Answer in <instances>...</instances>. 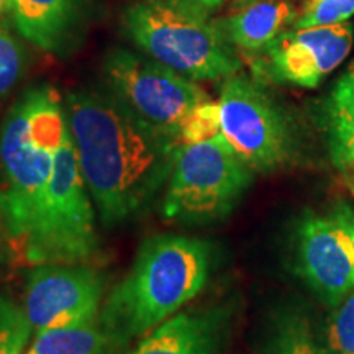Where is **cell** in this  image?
Returning <instances> with one entry per match:
<instances>
[{"label": "cell", "instance_id": "10", "mask_svg": "<svg viewBox=\"0 0 354 354\" xmlns=\"http://www.w3.org/2000/svg\"><path fill=\"white\" fill-rule=\"evenodd\" d=\"M105 277L82 264H38L25 287L24 312L33 330L99 320Z\"/></svg>", "mask_w": 354, "mask_h": 354}, {"label": "cell", "instance_id": "17", "mask_svg": "<svg viewBox=\"0 0 354 354\" xmlns=\"http://www.w3.org/2000/svg\"><path fill=\"white\" fill-rule=\"evenodd\" d=\"M264 354H331L317 342L310 323L300 312L284 310L272 320Z\"/></svg>", "mask_w": 354, "mask_h": 354}, {"label": "cell", "instance_id": "8", "mask_svg": "<svg viewBox=\"0 0 354 354\" xmlns=\"http://www.w3.org/2000/svg\"><path fill=\"white\" fill-rule=\"evenodd\" d=\"M221 135L251 171L269 172L289 161L294 136L284 113L258 81L228 77L220 95Z\"/></svg>", "mask_w": 354, "mask_h": 354}, {"label": "cell", "instance_id": "12", "mask_svg": "<svg viewBox=\"0 0 354 354\" xmlns=\"http://www.w3.org/2000/svg\"><path fill=\"white\" fill-rule=\"evenodd\" d=\"M92 0H7L12 21L39 50L64 55L76 46L87 25Z\"/></svg>", "mask_w": 354, "mask_h": 354}, {"label": "cell", "instance_id": "15", "mask_svg": "<svg viewBox=\"0 0 354 354\" xmlns=\"http://www.w3.org/2000/svg\"><path fill=\"white\" fill-rule=\"evenodd\" d=\"M328 149L336 169L354 185V61L339 76L325 102Z\"/></svg>", "mask_w": 354, "mask_h": 354}, {"label": "cell", "instance_id": "20", "mask_svg": "<svg viewBox=\"0 0 354 354\" xmlns=\"http://www.w3.org/2000/svg\"><path fill=\"white\" fill-rule=\"evenodd\" d=\"M32 331L24 308L0 295V354H21Z\"/></svg>", "mask_w": 354, "mask_h": 354}, {"label": "cell", "instance_id": "9", "mask_svg": "<svg viewBox=\"0 0 354 354\" xmlns=\"http://www.w3.org/2000/svg\"><path fill=\"white\" fill-rule=\"evenodd\" d=\"M295 271L331 307L354 287V210L346 202L307 212L294 232Z\"/></svg>", "mask_w": 354, "mask_h": 354}, {"label": "cell", "instance_id": "25", "mask_svg": "<svg viewBox=\"0 0 354 354\" xmlns=\"http://www.w3.org/2000/svg\"><path fill=\"white\" fill-rule=\"evenodd\" d=\"M3 7H7V0H0V12L3 10Z\"/></svg>", "mask_w": 354, "mask_h": 354}, {"label": "cell", "instance_id": "1", "mask_svg": "<svg viewBox=\"0 0 354 354\" xmlns=\"http://www.w3.org/2000/svg\"><path fill=\"white\" fill-rule=\"evenodd\" d=\"M64 110L84 184L104 225L143 215L169 180L180 143L146 127L112 94L69 92Z\"/></svg>", "mask_w": 354, "mask_h": 354}, {"label": "cell", "instance_id": "26", "mask_svg": "<svg viewBox=\"0 0 354 354\" xmlns=\"http://www.w3.org/2000/svg\"><path fill=\"white\" fill-rule=\"evenodd\" d=\"M0 256H2V234H0Z\"/></svg>", "mask_w": 354, "mask_h": 354}, {"label": "cell", "instance_id": "7", "mask_svg": "<svg viewBox=\"0 0 354 354\" xmlns=\"http://www.w3.org/2000/svg\"><path fill=\"white\" fill-rule=\"evenodd\" d=\"M110 94L131 115L159 135L179 140L180 123L190 110L209 100L205 92L177 71L156 59L113 48L104 59Z\"/></svg>", "mask_w": 354, "mask_h": 354}, {"label": "cell", "instance_id": "5", "mask_svg": "<svg viewBox=\"0 0 354 354\" xmlns=\"http://www.w3.org/2000/svg\"><path fill=\"white\" fill-rule=\"evenodd\" d=\"M87 192L68 127L56 153L46 197L19 250L26 263L81 264L95 253L99 238Z\"/></svg>", "mask_w": 354, "mask_h": 354}, {"label": "cell", "instance_id": "18", "mask_svg": "<svg viewBox=\"0 0 354 354\" xmlns=\"http://www.w3.org/2000/svg\"><path fill=\"white\" fill-rule=\"evenodd\" d=\"M221 135L220 102L205 100L185 115L180 123V145H196Z\"/></svg>", "mask_w": 354, "mask_h": 354}, {"label": "cell", "instance_id": "11", "mask_svg": "<svg viewBox=\"0 0 354 354\" xmlns=\"http://www.w3.org/2000/svg\"><path fill=\"white\" fill-rule=\"evenodd\" d=\"M354 43L349 24L282 32L266 50V73L272 81L313 88L346 59Z\"/></svg>", "mask_w": 354, "mask_h": 354}, {"label": "cell", "instance_id": "19", "mask_svg": "<svg viewBox=\"0 0 354 354\" xmlns=\"http://www.w3.org/2000/svg\"><path fill=\"white\" fill-rule=\"evenodd\" d=\"M325 338L331 354H354V287L333 307Z\"/></svg>", "mask_w": 354, "mask_h": 354}, {"label": "cell", "instance_id": "2", "mask_svg": "<svg viewBox=\"0 0 354 354\" xmlns=\"http://www.w3.org/2000/svg\"><path fill=\"white\" fill-rule=\"evenodd\" d=\"M210 258V246L197 238H148L130 272L110 292L100 310L104 328L120 346L148 335L201 294L209 281Z\"/></svg>", "mask_w": 354, "mask_h": 354}, {"label": "cell", "instance_id": "23", "mask_svg": "<svg viewBox=\"0 0 354 354\" xmlns=\"http://www.w3.org/2000/svg\"><path fill=\"white\" fill-rule=\"evenodd\" d=\"M192 2L198 3V6H202L203 8H207V10H214V8H216L220 6L223 0H192Z\"/></svg>", "mask_w": 354, "mask_h": 354}, {"label": "cell", "instance_id": "13", "mask_svg": "<svg viewBox=\"0 0 354 354\" xmlns=\"http://www.w3.org/2000/svg\"><path fill=\"white\" fill-rule=\"evenodd\" d=\"M227 315L218 308L177 313L127 354H218Z\"/></svg>", "mask_w": 354, "mask_h": 354}, {"label": "cell", "instance_id": "4", "mask_svg": "<svg viewBox=\"0 0 354 354\" xmlns=\"http://www.w3.org/2000/svg\"><path fill=\"white\" fill-rule=\"evenodd\" d=\"M123 26L146 55L192 81L228 79L241 69L218 21L192 0H140L123 13Z\"/></svg>", "mask_w": 354, "mask_h": 354}, {"label": "cell", "instance_id": "27", "mask_svg": "<svg viewBox=\"0 0 354 354\" xmlns=\"http://www.w3.org/2000/svg\"><path fill=\"white\" fill-rule=\"evenodd\" d=\"M351 189H353V192H354V185H353V187H351Z\"/></svg>", "mask_w": 354, "mask_h": 354}, {"label": "cell", "instance_id": "16", "mask_svg": "<svg viewBox=\"0 0 354 354\" xmlns=\"http://www.w3.org/2000/svg\"><path fill=\"white\" fill-rule=\"evenodd\" d=\"M117 339L104 328L100 320L37 331L25 354H113Z\"/></svg>", "mask_w": 354, "mask_h": 354}, {"label": "cell", "instance_id": "6", "mask_svg": "<svg viewBox=\"0 0 354 354\" xmlns=\"http://www.w3.org/2000/svg\"><path fill=\"white\" fill-rule=\"evenodd\" d=\"M251 169L223 135L196 145H179L167 180L162 215L183 223L223 218L250 187Z\"/></svg>", "mask_w": 354, "mask_h": 354}, {"label": "cell", "instance_id": "3", "mask_svg": "<svg viewBox=\"0 0 354 354\" xmlns=\"http://www.w3.org/2000/svg\"><path fill=\"white\" fill-rule=\"evenodd\" d=\"M66 131V110L51 86L28 88L0 128V220L17 250L41 209Z\"/></svg>", "mask_w": 354, "mask_h": 354}, {"label": "cell", "instance_id": "21", "mask_svg": "<svg viewBox=\"0 0 354 354\" xmlns=\"http://www.w3.org/2000/svg\"><path fill=\"white\" fill-rule=\"evenodd\" d=\"M354 15V0H305L295 28L344 24Z\"/></svg>", "mask_w": 354, "mask_h": 354}, {"label": "cell", "instance_id": "22", "mask_svg": "<svg viewBox=\"0 0 354 354\" xmlns=\"http://www.w3.org/2000/svg\"><path fill=\"white\" fill-rule=\"evenodd\" d=\"M25 69V51L19 39L0 21V99L15 87Z\"/></svg>", "mask_w": 354, "mask_h": 354}, {"label": "cell", "instance_id": "24", "mask_svg": "<svg viewBox=\"0 0 354 354\" xmlns=\"http://www.w3.org/2000/svg\"><path fill=\"white\" fill-rule=\"evenodd\" d=\"M248 2H253V0H233L232 8H238V7L245 6V3H248Z\"/></svg>", "mask_w": 354, "mask_h": 354}, {"label": "cell", "instance_id": "14", "mask_svg": "<svg viewBox=\"0 0 354 354\" xmlns=\"http://www.w3.org/2000/svg\"><path fill=\"white\" fill-rule=\"evenodd\" d=\"M297 8L290 0H253L233 8L218 25L230 43L246 51H258L295 24Z\"/></svg>", "mask_w": 354, "mask_h": 354}]
</instances>
